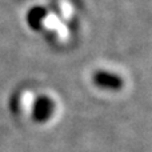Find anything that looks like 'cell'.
<instances>
[{"label":"cell","mask_w":152,"mask_h":152,"mask_svg":"<svg viewBox=\"0 0 152 152\" xmlns=\"http://www.w3.org/2000/svg\"><path fill=\"white\" fill-rule=\"evenodd\" d=\"M92 80L95 86L105 91H118L123 87V79L120 77V75L104 69H99L95 72Z\"/></svg>","instance_id":"obj_1"},{"label":"cell","mask_w":152,"mask_h":152,"mask_svg":"<svg viewBox=\"0 0 152 152\" xmlns=\"http://www.w3.org/2000/svg\"><path fill=\"white\" fill-rule=\"evenodd\" d=\"M55 111V102L48 96H39L32 104V118L37 121H45Z\"/></svg>","instance_id":"obj_2"}]
</instances>
